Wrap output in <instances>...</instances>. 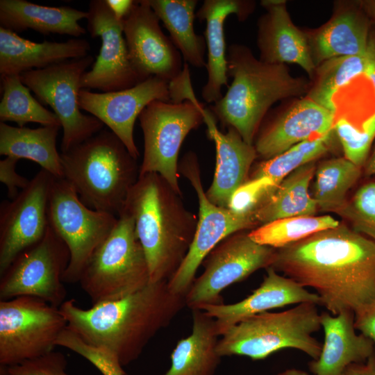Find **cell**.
I'll return each mask as SVG.
<instances>
[{"label":"cell","mask_w":375,"mask_h":375,"mask_svg":"<svg viewBox=\"0 0 375 375\" xmlns=\"http://www.w3.org/2000/svg\"><path fill=\"white\" fill-rule=\"evenodd\" d=\"M315 171V161H312L283 178L252 213L258 224L285 217L315 215L318 208L308 188Z\"/></svg>","instance_id":"cell-30"},{"label":"cell","mask_w":375,"mask_h":375,"mask_svg":"<svg viewBox=\"0 0 375 375\" xmlns=\"http://www.w3.org/2000/svg\"><path fill=\"white\" fill-rule=\"evenodd\" d=\"M368 63L365 52L326 60L316 67L317 80L307 98L336 116L335 94L356 77L365 73Z\"/></svg>","instance_id":"cell-33"},{"label":"cell","mask_w":375,"mask_h":375,"mask_svg":"<svg viewBox=\"0 0 375 375\" xmlns=\"http://www.w3.org/2000/svg\"><path fill=\"white\" fill-rule=\"evenodd\" d=\"M169 92L170 101L172 103H182L185 101H190L193 103L198 102L192 87L188 64L184 63L183 69L181 74L169 82Z\"/></svg>","instance_id":"cell-43"},{"label":"cell","mask_w":375,"mask_h":375,"mask_svg":"<svg viewBox=\"0 0 375 375\" xmlns=\"http://www.w3.org/2000/svg\"><path fill=\"white\" fill-rule=\"evenodd\" d=\"M269 176L249 178L233 192L228 209L237 215H249L279 184Z\"/></svg>","instance_id":"cell-40"},{"label":"cell","mask_w":375,"mask_h":375,"mask_svg":"<svg viewBox=\"0 0 375 375\" xmlns=\"http://www.w3.org/2000/svg\"><path fill=\"white\" fill-rule=\"evenodd\" d=\"M199 101L172 103L156 100L138 119L144 137V155L140 174L156 173L182 195L178 180V154L188 134L203 122Z\"/></svg>","instance_id":"cell-11"},{"label":"cell","mask_w":375,"mask_h":375,"mask_svg":"<svg viewBox=\"0 0 375 375\" xmlns=\"http://www.w3.org/2000/svg\"><path fill=\"white\" fill-rule=\"evenodd\" d=\"M342 375H375V352L366 360L349 365Z\"/></svg>","instance_id":"cell-45"},{"label":"cell","mask_w":375,"mask_h":375,"mask_svg":"<svg viewBox=\"0 0 375 375\" xmlns=\"http://www.w3.org/2000/svg\"><path fill=\"white\" fill-rule=\"evenodd\" d=\"M57 346L76 353L92 364L102 375H125L122 365L109 353L83 342L77 335L65 329L59 336Z\"/></svg>","instance_id":"cell-39"},{"label":"cell","mask_w":375,"mask_h":375,"mask_svg":"<svg viewBox=\"0 0 375 375\" xmlns=\"http://www.w3.org/2000/svg\"><path fill=\"white\" fill-rule=\"evenodd\" d=\"M47 215L49 225L69 251L62 281L64 283H77L94 252L115 227L118 217L87 206L64 178H56L53 183Z\"/></svg>","instance_id":"cell-8"},{"label":"cell","mask_w":375,"mask_h":375,"mask_svg":"<svg viewBox=\"0 0 375 375\" xmlns=\"http://www.w3.org/2000/svg\"><path fill=\"white\" fill-rule=\"evenodd\" d=\"M1 122H13L19 127H24L28 122L38 123L42 126H61L55 113L45 108L31 94L29 88L22 83L19 75L1 77Z\"/></svg>","instance_id":"cell-34"},{"label":"cell","mask_w":375,"mask_h":375,"mask_svg":"<svg viewBox=\"0 0 375 375\" xmlns=\"http://www.w3.org/2000/svg\"><path fill=\"white\" fill-rule=\"evenodd\" d=\"M55 178L41 169L15 198L1 202L0 275L22 252L44 236L49 227V198Z\"/></svg>","instance_id":"cell-15"},{"label":"cell","mask_w":375,"mask_h":375,"mask_svg":"<svg viewBox=\"0 0 375 375\" xmlns=\"http://www.w3.org/2000/svg\"><path fill=\"white\" fill-rule=\"evenodd\" d=\"M276 375H312V374L300 369L290 368V369H287L284 371H282Z\"/></svg>","instance_id":"cell-49"},{"label":"cell","mask_w":375,"mask_h":375,"mask_svg":"<svg viewBox=\"0 0 375 375\" xmlns=\"http://www.w3.org/2000/svg\"><path fill=\"white\" fill-rule=\"evenodd\" d=\"M94 60L92 56L88 55L19 75L38 100L49 106L60 119L63 132L61 153L103 129L104 124L94 116L82 113L78 104L82 77Z\"/></svg>","instance_id":"cell-9"},{"label":"cell","mask_w":375,"mask_h":375,"mask_svg":"<svg viewBox=\"0 0 375 375\" xmlns=\"http://www.w3.org/2000/svg\"><path fill=\"white\" fill-rule=\"evenodd\" d=\"M266 269L267 274L260 286L242 301L231 304H207L198 308L215 319L219 336L240 321L274 308L306 302L320 305L319 297L315 292H310L272 267Z\"/></svg>","instance_id":"cell-19"},{"label":"cell","mask_w":375,"mask_h":375,"mask_svg":"<svg viewBox=\"0 0 375 375\" xmlns=\"http://www.w3.org/2000/svg\"><path fill=\"white\" fill-rule=\"evenodd\" d=\"M69 261L67 245L49 225L42 239L0 275V300L33 297L59 308L66 301L62 276Z\"/></svg>","instance_id":"cell-12"},{"label":"cell","mask_w":375,"mask_h":375,"mask_svg":"<svg viewBox=\"0 0 375 375\" xmlns=\"http://www.w3.org/2000/svg\"><path fill=\"white\" fill-rule=\"evenodd\" d=\"M246 3L238 0H205L196 17L206 22L204 38L207 48L206 83L201 96L206 102L215 103L223 96L222 88L228 85L227 57L224 26L227 17L235 14L240 19L247 12Z\"/></svg>","instance_id":"cell-25"},{"label":"cell","mask_w":375,"mask_h":375,"mask_svg":"<svg viewBox=\"0 0 375 375\" xmlns=\"http://www.w3.org/2000/svg\"><path fill=\"white\" fill-rule=\"evenodd\" d=\"M67 365L65 355L52 351L35 358L0 368V375H69L66 372Z\"/></svg>","instance_id":"cell-41"},{"label":"cell","mask_w":375,"mask_h":375,"mask_svg":"<svg viewBox=\"0 0 375 375\" xmlns=\"http://www.w3.org/2000/svg\"><path fill=\"white\" fill-rule=\"evenodd\" d=\"M187 64L206 67V41L194 28L197 0H148Z\"/></svg>","instance_id":"cell-31"},{"label":"cell","mask_w":375,"mask_h":375,"mask_svg":"<svg viewBox=\"0 0 375 375\" xmlns=\"http://www.w3.org/2000/svg\"><path fill=\"white\" fill-rule=\"evenodd\" d=\"M156 100L170 101L169 83L153 76L125 90L94 92L81 89L78 94L81 109L106 125L135 159L140 156L133 138L135 120Z\"/></svg>","instance_id":"cell-18"},{"label":"cell","mask_w":375,"mask_h":375,"mask_svg":"<svg viewBox=\"0 0 375 375\" xmlns=\"http://www.w3.org/2000/svg\"><path fill=\"white\" fill-rule=\"evenodd\" d=\"M369 24L360 12L348 9L336 14L309 42L317 67L335 57L356 56L366 51Z\"/></svg>","instance_id":"cell-28"},{"label":"cell","mask_w":375,"mask_h":375,"mask_svg":"<svg viewBox=\"0 0 375 375\" xmlns=\"http://www.w3.org/2000/svg\"><path fill=\"white\" fill-rule=\"evenodd\" d=\"M365 6L369 14H370L372 19L375 22V0L365 1Z\"/></svg>","instance_id":"cell-50"},{"label":"cell","mask_w":375,"mask_h":375,"mask_svg":"<svg viewBox=\"0 0 375 375\" xmlns=\"http://www.w3.org/2000/svg\"><path fill=\"white\" fill-rule=\"evenodd\" d=\"M317 306L301 303L284 311H267L246 318L220 336L217 351L221 357L260 360L283 349H294L317 359L322 344L313 336L321 328Z\"/></svg>","instance_id":"cell-6"},{"label":"cell","mask_w":375,"mask_h":375,"mask_svg":"<svg viewBox=\"0 0 375 375\" xmlns=\"http://www.w3.org/2000/svg\"><path fill=\"white\" fill-rule=\"evenodd\" d=\"M181 198L156 173L139 175L126 197L122 210L134 220L150 283L168 282L193 241L198 217L186 209Z\"/></svg>","instance_id":"cell-3"},{"label":"cell","mask_w":375,"mask_h":375,"mask_svg":"<svg viewBox=\"0 0 375 375\" xmlns=\"http://www.w3.org/2000/svg\"><path fill=\"white\" fill-rule=\"evenodd\" d=\"M60 126L37 128L12 126L0 122V155L38 164L56 178H63L56 138Z\"/></svg>","instance_id":"cell-29"},{"label":"cell","mask_w":375,"mask_h":375,"mask_svg":"<svg viewBox=\"0 0 375 375\" xmlns=\"http://www.w3.org/2000/svg\"><path fill=\"white\" fill-rule=\"evenodd\" d=\"M192 332L177 343L164 375H213L220 363L215 319L199 308L192 309Z\"/></svg>","instance_id":"cell-27"},{"label":"cell","mask_w":375,"mask_h":375,"mask_svg":"<svg viewBox=\"0 0 375 375\" xmlns=\"http://www.w3.org/2000/svg\"><path fill=\"white\" fill-rule=\"evenodd\" d=\"M106 2L115 17L120 21L128 15L134 4L133 0H106Z\"/></svg>","instance_id":"cell-46"},{"label":"cell","mask_w":375,"mask_h":375,"mask_svg":"<svg viewBox=\"0 0 375 375\" xmlns=\"http://www.w3.org/2000/svg\"><path fill=\"white\" fill-rule=\"evenodd\" d=\"M88 12L69 6H41L26 0H0V26L16 33L31 29L43 35L80 37L86 29L78 22Z\"/></svg>","instance_id":"cell-26"},{"label":"cell","mask_w":375,"mask_h":375,"mask_svg":"<svg viewBox=\"0 0 375 375\" xmlns=\"http://www.w3.org/2000/svg\"><path fill=\"white\" fill-rule=\"evenodd\" d=\"M333 131L341 143L344 158L362 168L375 140V112L360 124L346 116H335Z\"/></svg>","instance_id":"cell-37"},{"label":"cell","mask_w":375,"mask_h":375,"mask_svg":"<svg viewBox=\"0 0 375 375\" xmlns=\"http://www.w3.org/2000/svg\"><path fill=\"white\" fill-rule=\"evenodd\" d=\"M269 267L312 288L334 315L375 299V242L344 224L276 249Z\"/></svg>","instance_id":"cell-1"},{"label":"cell","mask_w":375,"mask_h":375,"mask_svg":"<svg viewBox=\"0 0 375 375\" xmlns=\"http://www.w3.org/2000/svg\"><path fill=\"white\" fill-rule=\"evenodd\" d=\"M178 169L191 183L199 201V217L193 241L183 262L167 283L173 293L185 296L208 254L226 237L251 228L258 223L252 214L237 215L210 201L203 188L199 161L194 152L183 156Z\"/></svg>","instance_id":"cell-13"},{"label":"cell","mask_w":375,"mask_h":375,"mask_svg":"<svg viewBox=\"0 0 375 375\" xmlns=\"http://www.w3.org/2000/svg\"><path fill=\"white\" fill-rule=\"evenodd\" d=\"M340 224L330 215L285 217L262 224L249 231V235L259 244L278 249Z\"/></svg>","instance_id":"cell-35"},{"label":"cell","mask_w":375,"mask_h":375,"mask_svg":"<svg viewBox=\"0 0 375 375\" xmlns=\"http://www.w3.org/2000/svg\"><path fill=\"white\" fill-rule=\"evenodd\" d=\"M63 178L89 208L119 216L140 167L122 142L103 129L60 153Z\"/></svg>","instance_id":"cell-5"},{"label":"cell","mask_w":375,"mask_h":375,"mask_svg":"<svg viewBox=\"0 0 375 375\" xmlns=\"http://www.w3.org/2000/svg\"><path fill=\"white\" fill-rule=\"evenodd\" d=\"M365 174L367 176L375 175V140L373 148L371 149L368 158L363 167Z\"/></svg>","instance_id":"cell-48"},{"label":"cell","mask_w":375,"mask_h":375,"mask_svg":"<svg viewBox=\"0 0 375 375\" xmlns=\"http://www.w3.org/2000/svg\"><path fill=\"white\" fill-rule=\"evenodd\" d=\"M260 4L267 13L259 21L258 44L260 60L271 64L294 63L310 76L314 63L306 36L292 23L286 1L263 0Z\"/></svg>","instance_id":"cell-22"},{"label":"cell","mask_w":375,"mask_h":375,"mask_svg":"<svg viewBox=\"0 0 375 375\" xmlns=\"http://www.w3.org/2000/svg\"><path fill=\"white\" fill-rule=\"evenodd\" d=\"M78 283L92 305L120 299L150 283L149 267L131 215L117 223L84 267Z\"/></svg>","instance_id":"cell-7"},{"label":"cell","mask_w":375,"mask_h":375,"mask_svg":"<svg viewBox=\"0 0 375 375\" xmlns=\"http://www.w3.org/2000/svg\"><path fill=\"white\" fill-rule=\"evenodd\" d=\"M337 214L356 231L375 242V181L364 184Z\"/></svg>","instance_id":"cell-38"},{"label":"cell","mask_w":375,"mask_h":375,"mask_svg":"<svg viewBox=\"0 0 375 375\" xmlns=\"http://www.w3.org/2000/svg\"><path fill=\"white\" fill-rule=\"evenodd\" d=\"M67 326L59 308L39 298L0 300V368L54 351Z\"/></svg>","instance_id":"cell-10"},{"label":"cell","mask_w":375,"mask_h":375,"mask_svg":"<svg viewBox=\"0 0 375 375\" xmlns=\"http://www.w3.org/2000/svg\"><path fill=\"white\" fill-rule=\"evenodd\" d=\"M91 47L84 39L35 42L0 26V77L20 75L68 60L87 56Z\"/></svg>","instance_id":"cell-24"},{"label":"cell","mask_w":375,"mask_h":375,"mask_svg":"<svg viewBox=\"0 0 375 375\" xmlns=\"http://www.w3.org/2000/svg\"><path fill=\"white\" fill-rule=\"evenodd\" d=\"M159 20L148 0L134 1L123 20L129 58L141 81L153 76L169 83L183 69L181 54L163 33Z\"/></svg>","instance_id":"cell-17"},{"label":"cell","mask_w":375,"mask_h":375,"mask_svg":"<svg viewBox=\"0 0 375 375\" xmlns=\"http://www.w3.org/2000/svg\"><path fill=\"white\" fill-rule=\"evenodd\" d=\"M368 63L365 74L370 79L375 89V40L370 37L367 48Z\"/></svg>","instance_id":"cell-47"},{"label":"cell","mask_w":375,"mask_h":375,"mask_svg":"<svg viewBox=\"0 0 375 375\" xmlns=\"http://www.w3.org/2000/svg\"><path fill=\"white\" fill-rule=\"evenodd\" d=\"M362 174V168L346 158L323 161L315 171L314 199L322 211L337 213L346 204L347 194Z\"/></svg>","instance_id":"cell-32"},{"label":"cell","mask_w":375,"mask_h":375,"mask_svg":"<svg viewBox=\"0 0 375 375\" xmlns=\"http://www.w3.org/2000/svg\"><path fill=\"white\" fill-rule=\"evenodd\" d=\"M333 129L319 138L303 141L272 158L260 162L249 178L269 176L278 183L299 167L315 161L331 146Z\"/></svg>","instance_id":"cell-36"},{"label":"cell","mask_w":375,"mask_h":375,"mask_svg":"<svg viewBox=\"0 0 375 375\" xmlns=\"http://www.w3.org/2000/svg\"><path fill=\"white\" fill-rule=\"evenodd\" d=\"M202 112L208 135L216 150L214 177L206 194L215 205L228 208L233 192L249 179V169L258 153L254 145L244 142L235 128H227L226 133L220 131L209 108H204Z\"/></svg>","instance_id":"cell-21"},{"label":"cell","mask_w":375,"mask_h":375,"mask_svg":"<svg viewBox=\"0 0 375 375\" xmlns=\"http://www.w3.org/2000/svg\"><path fill=\"white\" fill-rule=\"evenodd\" d=\"M167 283H150L120 299L86 309L71 299L59 310L68 329L85 343L111 354L123 367L135 360L186 306L185 296L173 293Z\"/></svg>","instance_id":"cell-2"},{"label":"cell","mask_w":375,"mask_h":375,"mask_svg":"<svg viewBox=\"0 0 375 375\" xmlns=\"http://www.w3.org/2000/svg\"><path fill=\"white\" fill-rule=\"evenodd\" d=\"M335 115L308 98L299 100L258 133L254 147L264 160L333 129Z\"/></svg>","instance_id":"cell-20"},{"label":"cell","mask_w":375,"mask_h":375,"mask_svg":"<svg viewBox=\"0 0 375 375\" xmlns=\"http://www.w3.org/2000/svg\"><path fill=\"white\" fill-rule=\"evenodd\" d=\"M18 159L6 157L0 160V181L7 188V195L10 200L19 194V189H24L30 180L19 175L16 171Z\"/></svg>","instance_id":"cell-42"},{"label":"cell","mask_w":375,"mask_h":375,"mask_svg":"<svg viewBox=\"0 0 375 375\" xmlns=\"http://www.w3.org/2000/svg\"><path fill=\"white\" fill-rule=\"evenodd\" d=\"M320 324L324 338L319 357L308 363L312 375H342L349 365L363 362L375 352L372 342L356 331L353 311L335 315L322 312Z\"/></svg>","instance_id":"cell-23"},{"label":"cell","mask_w":375,"mask_h":375,"mask_svg":"<svg viewBox=\"0 0 375 375\" xmlns=\"http://www.w3.org/2000/svg\"><path fill=\"white\" fill-rule=\"evenodd\" d=\"M246 231L226 237L208 254L202 262L203 272L185 296L186 306L192 310L223 303L225 288L272 265L276 249L255 242Z\"/></svg>","instance_id":"cell-14"},{"label":"cell","mask_w":375,"mask_h":375,"mask_svg":"<svg viewBox=\"0 0 375 375\" xmlns=\"http://www.w3.org/2000/svg\"><path fill=\"white\" fill-rule=\"evenodd\" d=\"M227 75L233 78L231 85L209 109L223 127L235 128L249 144L274 103L308 89L307 82L292 76L285 64L262 62L237 44L228 47Z\"/></svg>","instance_id":"cell-4"},{"label":"cell","mask_w":375,"mask_h":375,"mask_svg":"<svg viewBox=\"0 0 375 375\" xmlns=\"http://www.w3.org/2000/svg\"><path fill=\"white\" fill-rule=\"evenodd\" d=\"M87 30L92 38L99 37L101 46L90 70L83 76L81 89L101 92L125 90L142 82L129 58L123 30L106 0L90 1Z\"/></svg>","instance_id":"cell-16"},{"label":"cell","mask_w":375,"mask_h":375,"mask_svg":"<svg viewBox=\"0 0 375 375\" xmlns=\"http://www.w3.org/2000/svg\"><path fill=\"white\" fill-rule=\"evenodd\" d=\"M354 326L358 332L372 342L375 349V299L354 312Z\"/></svg>","instance_id":"cell-44"}]
</instances>
